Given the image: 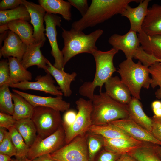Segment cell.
Listing matches in <instances>:
<instances>
[{"instance_id":"52a82bcc","label":"cell","mask_w":161,"mask_h":161,"mask_svg":"<svg viewBox=\"0 0 161 161\" xmlns=\"http://www.w3.org/2000/svg\"><path fill=\"white\" fill-rule=\"evenodd\" d=\"M75 104L78 112L75 121L71 126L64 130L65 145L78 136L85 135L92 125L91 100L80 98L76 101Z\"/></svg>"},{"instance_id":"2e32d148","label":"cell","mask_w":161,"mask_h":161,"mask_svg":"<svg viewBox=\"0 0 161 161\" xmlns=\"http://www.w3.org/2000/svg\"><path fill=\"white\" fill-rule=\"evenodd\" d=\"M4 41V45L0 50V58L13 57L21 62L27 46L17 35L10 30L7 32Z\"/></svg>"},{"instance_id":"9f6ffc18","label":"cell","mask_w":161,"mask_h":161,"mask_svg":"<svg viewBox=\"0 0 161 161\" xmlns=\"http://www.w3.org/2000/svg\"><path fill=\"white\" fill-rule=\"evenodd\" d=\"M156 161H161V159L159 158L157 155Z\"/></svg>"},{"instance_id":"681fc988","label":"cell","mask_w":161,"mask_h":161,"mask_svg":"<svg viewBox=\"0 0 161 161\" xmlns=\"http://www.w3.org/2000/svg\"><path fill=\"white\" fill-rule=\"evenodd\" d=\"M153 147L157 155L161 159V146L154 144Z\"/></svg>"},{"instance_id":"7c38bea8","label":"cell","mask_w":161,"mask_h":161,"mask_svg":"<svg viewBox=\"0 0 161 161\" xmlns=\"http://www.w3.org/2000/svg\"><path fill=\"white\" fill-rule=\"evenodd\" d=\"M110 123L118 127L135 139L161 146V142L156 138L151 131L144 128L129 117L116 120Z\"/></svg>"},{"instance_id":"f907efd6","label":"cell","mask_w":161,"mask_h":161,"mask_svg":"<svg viewBox=\"0 0 161 161\" xmlns=\"http://www.w3.org/2000/svg\"><path fill=\"white\" fill-rule=\"evenodd\" d=\"M12 159L9 156L0 154V161H10Z\"/></svg>"},{"instance_id":"d6986e66","label":"cell","mask_w":161,"mask_h":161,"mask_svg":"<svg viewBox=\"0 0 161 161\" xmlns=\"http://www.w3.org/2000/svg\"><path fill=\"white\" fill-rule=\"evenodd\" d=\"M103 148L104 149L121 155L129 153L144 142L132 137L115 139L103 137Z\"/></svg>"},{"instance_id":"7bdbcfd3","label":"cell","mask_w":161,"mask_h":161,"mask_svg":"<svg viewBox=\"0 0 161 161\" xmlns=\"http://www.w3.org/2000/svg\"><path fill=\"white\" fill-rule=\"evenodd\" d=\"M22 4V0H2L0 2V10L14 9Z\"/></svg>"},{"instance_id":"4fadbf2b","label":"cell","mask_w":161,"mask_h":161,"mask_svg":"<svg viewBox=\"0 0 161 161\" xmlns=\"http://www.w3.org/2000/svg\"><path fill=\"white\" fill-rule=\"evenodd\" d=\"M108 42L113 48L122 51L126 58L132 59L140 46L137 32L131 30L123 35L117 34L112 35Z\"/></svg>"},{"instance_id":"f35d334b","label":"cell","mask_w":161,"mask_h":161,"mask_svg":"<svg viewBox=\"0 0 161 161\" xmlns=\"http://www.w3.org/2000/svg\"><path fill=\"white\" fill-rule=\"evenodd\" d=\"M77 115V113L72 110L66 111L63 116L62 124L64 130L72 126L75 121Z\"/></svg>"},{"instance_id":"9c48e42d","label":"cell","mask_w":161,"mask_h":161,"mask_svg":"<svg viewBox=\"0 0 161 161\" xmlns=\"http://www.w3.org/2000/svg\"><path fill=\"white\" fill-rule=\"evenodd\" d=\"M50 154L58 161H89L85 135L76 137Z\"/></svg>"},{"instance_id":"836d02e7","label":"cell","mask_w":161,"mask_h":161,"mask_svg":"<svg viewBox=\"0 0 161 161\" xmlns=\"http://www.w3.org/2000/svg\"><path fill=\"white\" fill-rule=\"evenodd\" d=\"M11 140L16 151V158L27 157L29 148L25 143L23 138L14 127L8 129Z\"/></svg>"},{"instance_id":"9a60e30c","label":"cell","mask_w":161,"mask_h":161,"mask_svg":"<svg viewBox=\"0 0 161 161\" xmlns=\"http://www.w3.org/2000/svg\"><path fill=\"white\" fill-rule=\"evenodd\" d=\"M13 92L21 96L34 108L41 106L52 108L60 112L68 110L70 107L69 103L63 100L62 96L43 97L12 89Z\"/></svg>"},{"instance_id":"db71d44e","label":"cell","mask_w":161,"mask_h":161,"mask_svg":"<svg viewBox=\"0 0 161 161\" xmlns=\"http://www.w3.org/2000/svg\"><path fill=\"white\" fill-rule=\"evenodd\" d=\"M18 159L20 161H33L28 159L26 157L24 156L20 158H16Z\"/></svg>"},{"instance_id":"816d5d0a","label":"cell","mask_w":161,"mask_h":161,"mask_svg":"<svg viewBox=\"0 0 161 161\" xmlns=\"http://www.w3.org/2000/svg\"><path fill=\"white\" fill-rule=\"evenodd\" d=\"M149 60L150 63L152 64H153L156 62L161 63V59H157L153 55H151L150 56Z\"/></svg>"},{"instance_id":"ba28073f","label":"cell","mask_w":161,"mask_h":161,"mask_svg":"<svg viewBox=\"0 0 161 161\" xmlns=\"http://www.w3.org/2000/svg\"><path fill=\"white\" fill-rule=\"evenodd\" d=\"M65 142L64 131L61 125L55 132L45 138L42 139L37 135L26 157L33 160L41 155L51 154L64 146Z\"/></svg>"},{"instance_id":"8d00e7d4","label":"cell","mask_w":161,"mask_h":161,"mask_svg":"<svg viewBox=\"0 0 161 161\" xmlns=\"http://www.w3.org/2000/svg\"><path fill=\"white\" fill-rule=\"evenodd\" d=\"M0 154L7 155L11 157L17 156L8 131L4 139L0 143Z\"/></svg>"},{"instance_id":"f5cc1de1","label":"cell","mask_w":161,"mask_h":161,"mask_svg":"<svg viewBox=\"0 0 161 161\" xmlns=\"http://www.w3.org/2000/svg\"><path fill=\"white\" fill-rule=\"evenodd\" d=\"M152 118L154 121L159 123L161 125V117H157L154 115L152 117Z\"/></svg>"},{"instance_id":"11a10c76","label":"cell","mask_w":161,"mask_h":161,"mask_svg":"<svg viewBox=\"0 0 161 161\" xmlns=\"http://www.w3.org/2000/svg\"><path fill=\"white\" fill-rule=\"evenodd\" d=\"M10 161H20L18 159L16 158L15 159H12V160Z\"/></svg>"},{"instance_id":"b9f144b4","label":"cell","mask_w":161,"mask_h":161,"mask_svg":"<svg viewBox=\"0 0 161 161\" xmlns=\"http://www.w3.org/2000/svg\"><path fill=\"white\" fill-rule=\"evenodd\" d=\"M122 155L107 151H101L96 161H116Z\"/></svg>"},{"instance_id":"1f68e13d","label":"cell","mask_w":161,"mask_h":161,"mask_svg":"<svg viewBox=\"0 0 161 161\" xmlns=\"http://www.w3.org/2000/svg\"><path fill=\"white\" fill-rule=\"evenodd\" d=\"M153 144L144 142L142 145L128 154L138 161H156L157 155L153 148Z\"/></svg>"},{"instance_id":"e575fe53","label":"cell","mask_w":161,"mask_h":161,"mask_svg":"<svg viewBox=\"0 0 161 161\" xmlns=\"http://www.w3.org/2000/svg\"><path fill=\"white\" fill-rule=\"evenodd\" d=\"M8 85L0 87V111L12 115L14 111V105L12 102V93Z\"/></svg>"},{"instance_id":"60d3db41","label":"cell","mask_w":161,"mask_h":161,"mask_svg":"<svg viewBox=\"0 0 161 161\" xmlns=\"http://www.w3.org/2000/svg\"><path fill=\"white\" fill-rule=\"evenodd\" d=\"M68 1L71 6L78 10L82 16L86 14L89 9V7L87 0H68Z\"/></svg>"},{"instance_id":"44dd1931","label":"cell","mask_w":161,"mask_h":161,"mask_svg":"<svg viewBox=\"0 0 161 161\" xmlns=\"http://www.w3.org/2000/svg\"><path fill=\"white\" fill-rule=\"evenodd\" d=\"M47 68L45 71L50 74L54 78L63 95L65 97H70L72 94L71 84L75 80L77 73L75 72L71 74L66 72L64 69H58L55 67L47 59Z\"/></svg>"},{"instance_id":"7402d4cb","label":"cell","mask_w":161,"mask_h":161,"mask_svg":"<svg viewBox=\"0 0 161 161\" xmlns=\"http://www.w3.org/2000/svg\"><path fill=\"white\" fill-rule=\"evenodd\" d=\"M142 29L148 35H161V5L154 4L148 8Z\"/></svg>"},{"instance_id":"ffe728a7","label":"cell","mask_w":161,"mask_h":161,"mask_svg":"<svg viewBox=\"0 0 161 161\" xmlns=\"http://www.w3.org/2000/svg\"><path fill=\"white\" fill-rule=\"evenodd\" d=\"M44 43L43 41L35 42L27 46L21 62L26 69L33 66H36L38 68L42 69L44 71L46 70L47 59L42 55L40 50Z\"/></svg>"},{"instance_id":"6da1fadb","label":"cell","mask_w":161,"mask_h":161,"mask_svg":"<svg viewBox=\"0 0 161 161\" xmlns=\"http://www.w3.org/2000/svg\"><path fill=\"white\" fill-rule=\"evenodd\" d=\"M141 0H92L86 14L73 22L72 28L82 31L102 23L115 15L122 13L131 2L140 3Z\"/></svg>"},{"instance_id":"5bb4252c","label":"cell","mask_w":161,"mask_h":161,"mask_svg":"<svg viewBox=\"0 0 161 161\" xmlns=\"http://www.w3.org/2000/svg\"><path fill=\"white\" fill-rule=\"evenodd\" d=\"M22 4L27 8L30 16V22L33 27V37L36 42H45L46 38L44 23L46 13L40 4H37L26 0H22Z\"/></svg>"},{"instance_id":"ac0fdd59","label":"cell","mask_w":161,"mask_h":161,"mask_svg":"<svg viewBox=\"0 0 161 161\" xmlns=\"http://www.w3.org/2000/svg\"><path fill=\"white\" fill-rule=\"evenodd\" d=\"M105 85L106 93L119 102L127 105L132 98L128 88L117 76L110 78Z\"/></svg>"},{"instance_id":"ab89813d","label":"cell","mask_w":161,"mask_h":161,"mask_svg":"<svg viewBox=\"0 0 161 161\" xmlns=\"http://www.w3.org/2000/svg\"><path fill=\"white\" fill-rule=\"evenodd\" d=\"M16 121L12 115L0 111V127L8 129L11 127L14 126Z\"/></svg>"},{"instance_id":"bcb514c9","label":"cell","mask_w":161,"mask_h":161,"mask_svg":"<svg viewBox=\"0 0 161 161\" xmlns=\"http://www.w3.org/2000/svg\"><path fill=\"white\" fill-rule=\"evenodd\" d=\"M116 161H138L135 158L128 154L122 155Z\"/></svg>"},{"instance_id":"7dc6e473","label":"cell","mask_w":161,"mask_h":161,"mask_svg":"<svg viewBox=\"0 0 161 161\" xmlns=\"http://www.w3.org/2000/svg\"><path fill=\"white\" fill-rule=\"evenodd\" d=\"M153 111L158 110L161 108V101L156 100L153 101L151 104Z\"/></svg>"},{"instance_id":"cb8c5ba5","label":"cell","mask_w":161,"mask_h":161,"mask_svg":"<svg viewBox=\"0 0 161 161\" xmlns=\"http://www.w3.org/2000/svg\"><path fill=\"white\" fill-rule=\"evenodd\" d=\"M7 25L8 29L17 35L26 45L36 42L33 37V27L29 22L21 20H16L8 22Z\"/></svg>"},{"instance_id":"74e56055","label":"cell","mask_w":161,"mask_h":161,"mask_svg":"<svg viewBox=\"0 0 161 161\" xmlns=\"http://www.w3.org/2000/svg\"><path fill=\"white\" fill-rule=\"evenodd\" d=\"M10 83L8 60L2 59L0 62V87Z\"/></svg>"},{"instance_id":"83f0119b","label":"cell","mask_w":161,"mask_h":161,"mask_svg":"<svg viewBox=\"0 0 161 161\" xmlns=\"http://www.w3.org/2000/svg\"><path fill=\"white\" fill-rule=\"evenodd\" d=\"M12 97L14 105L12 116L13 118L16 120L31 119L34 108L24 97L16 93H12Z\"/></svg>"},{"instance_id":"ee69618b","label":"cell","mask_w":161,"mask_h":161,"mask_svg":"<svg viewBox=\"0 0 161 161\" xmlns=\"http://www.w3.org/2000/svg\"><path fill=\"white\" fill-rule=\"evenodd\" d=\"M151 132L156 138L161 142V125L153 120Z\"/></svg>"},{"instance_id":"f546056e","label":"cell","mask_w":161,"mask_h":161,"mask_svg":"<svg viewBox=\"0 0 161 161\" xmlns=\"http://www.w3.org/2000/svg\"><path fill=\"white\" fill-rule=\"evenodd\" d=\"M88 132L99 134L107 139L131 137L124 131L111 123L101 126L92 125Z\"/></svg>"},{"instance_id":"277c9868","label":"cell","mask_w":161,"mask_h":161,"mask_svg":"<svg viewBox=\"0 0 161 161\" xmlns=\"http://www.w3.org/2000/svg\"><path fill=\"white\" fill-rule=\"evenodd\" d=\"M92 125H105L117 120L129 117L127 105L113 99L105 92L94 94L91 100Z\"/></svg>"},{"instance_id":"f1b7e54d","label":"cell","mask_w":161,"mask_h":161,"mask_svg":"<svg viewBox=\"0 0 161 161\" xmlns=\"http://www.w3.org/2000/svg\"><path fill=\"white\" fill-rule=\"evenodd\" d=\"M14 127L30 148L37 136V129L33 121L30 118L16 120Z\"/></svg>"},{"instance_id":"5b68a950","label":"cell","mask_w":161,"mask_h":161,"mask_svg":"<svg viewBox=\"0 0 161 161\" xmlns=\"http://www.w3.org/2000/svg\"><path fill=\"white\" fill-rule=\"evenodd\" d=\"M117 72L133 97L139 100L141 88L148 89L151 86L152 79L149 77V67L139 61L136 63L131 58H126L119 64Z\"/></svg>"},{"instance_id":"d6a6232c","label":"cell","mask_w":161,"mask_h":161,"mask_svg":"<svg viewBox=\"0 0 161 161\" xmlns=\"http://www.w3.org/2000/svg\"><path fill=\"white\" fill-rule=\"evenodd\" d=\"M85 135L89 161H94L97 153L103 146V137L88 132Z\"/></svg>"},{"instance_id":"d4e9b609","label":"cell","mask_w":161,"mask_h":161,"mask_svg":"<svg viewBox=\"0 0 161 161\" xmlns=\"http://www.w3.org/2000/svg\"><path fill=\"white\" fill-rule=\"evenodd\" d=\"M38 2L47 13L59 14L65 20H71V5L68 1L63 0H39Z\"/></svg>"},{"instance_id":"4dcf8cb0","label":"cell","mask_w":161,"mask_h":161,"mask_svg":"<svg viewBox=\"0 0 161 161\" xmlns=\"http://www.w3.org/2000/svg\"><path fill=\"white\" fill-rule=\"evenodd\" d=\"M21 20L30 21V14L25 6L21 4L13 9L0 11V26L14 20Z\"/></svg>"},{"instance_id":"484cf974","label":"cell","mask_w":161,"mask_h":161,"mask_svg":"<svg viewBox=\"0 0 161 161\" xmlns=\"http://www.w3.org/2000/svg\"><path fill=\"white\" fill-rule=\"evenodd\" d=\"M137 35L143 49L156 58L161 59V35H148L142 30Z\"/></svg>"},{"instance_id":"8fae6325","label":"cell","mask_w":161,"mask_h":161,"mask_svg":"<svg viewBox=\"0 0 161 161\" xmlns=\"http://www.w3.org/2000/svg\"><path fill=\"white\" fill-rule=\"evenodd\" d=\"M35 80L36 81L35 82L26 81L16 84L10 83L9 86L24 90L39 91L56 96L63 95L59 87L55 85V80L50 74L47 73L45 75H38Z\"/></svg>"},{"instance_id":"8992f818","label":"cell","mask_w":161,"mask_h":161,"mask_svg":"<svg viewBox=\"0 0 161 161\" xmlns=\"http://www.w3.org/2000/svg\"><path fill=\"white\" fill-rule=\"evenodd\" d=\"M31 119L36 128L38 136L42 139L55 132L62 123L60 111L41 106L34 108Z\"/></svg>"},{"instance_id":"e0dca14e","label":"cell","mask_w":161,"mask_h":161,"mask_svg":"<svg viewBox=\"0 0 161 161\" xmlns=\"http://www.w3.org/2000/svg\"><path fill=\"white\" fill-rule=\"evenodd\" d=\"M150 1L142 0L137 7L132 8L128 5L123 10L120 15L129 20L130 30L138 33L142 30V26L147 14L148 6Z\"/></svg>"},{"instance_id":"7a4b0ae2","label":"cell","mask_w":161,"mask_h":161,"mask_svg":"<svg viewBox=\"0 0 161 161\" xmlns=\"http://www.w3.org/2000/svg\"><path fill=\"white\" fill-rule=\"evenodd\" d=\"M64 46L61 50L64 57L63 67L69 61L77 55L82 53L92 54L97 50L96 43L102 35L103 31L96 30L89 34L73 28L67 30L62 28Z\"/></svg>"},{"instance_id":"603a6c76","label":"cell","mask_w":161,"mask_h":161,"mask_svg":"<svg viewBox=\"0 0 161 161\" xmlns=\"http://www.w3.org/2000/svg\"><path fill=\"white\" fill-rule=\"evenodd\" d=\"M127 105L129 118L144 128L151 131L153 120L144 112L139 100L133 97Z\"/></svg>"},{"instance_id":"c3c4849f","label":"cell","mask_w":161,"mask_h":161,"mask_svg":"<svg viewBox=\"0 0 161 161\" xmlns=\"http://www.w3.org/2000/svg\"><path fill=\"white\" fill-rule=\"evenodd\" d=\"M5 128L0 127V143L4 139L8 132Z\"/></svg>"},{"instance_id":"30bf717a","label":"cell","mask_w":161,"mask_h":161,"mask_svg":"<svg viewBox=\"0 0 161 161\" xmlns=\"http://www.w3.org/2000/svg\"><path fill=\"white\" fill-rule=\"evenodd\" d=\"M44 20L46 24L45 35L49 40L51 47V53L54 59L53 66L59 69H64L63 55L59 48L57 39L56 27L61 26V17L55 14L46 12Z\"/></svg>"},{"instance_id":"f6af8a7d","label":"cell","mask_w":161,"mask_h":161,"mask_svg":"<svg viewBox=\"0 0 161 161\" xmlns=\"http://www.w3.org/2000/svg\"><path fill=\"white\" fill-rule=\"evenodd\" d=\"M33 161H58L53 158L50 154L41 155L33 160Z\"/></svg>"},{"instance_id":"4316f807","label":"cell","mask_w":161,"mask_h":161,"mask_svg":"<svg viewBox=\"0 0 161 161\" xmlns=\"http://www.w3.org/2000/svg\"><path fill=\"white\" fill-rule=\"evenodd\" d=\"M8 60L10 83L16 84L32 80L31 72L27 70L17 58L10 57L8 58Z\"/></svg>"},{"instance_id":"3957f363","label":"cell","mask_w":161,"mask_h":161,"mask_svg":"<svg viewBox=\"0 0 161 161\" xmlns=\"http://www.w3.org/2000/svg\"><path fill=\"white\" fill-rule=\"evenodd\" d=\"M118 50L112 47L106 51L95 50L92 55L95 62L96 71L94 78L92 81L84 83L79 88V92L82 96L91 100L93 98L94 92L96 88L100 87V91L103 84L116 71L113 59Z\"/></svg>"},{"instance_id":"d590c367","label":"cell","mask_w":161,"mask_h":161,"mask_svg":"<svg viewBox=\"0 0 161 161\" xmlns=\"http://www.w3.org/2000/svg\"><path fill=\"white\" fill-rule=\"evenodd\" d=\"M149 73L151 76V87L154 88L157 86L159 88L155 92V95L161 101V63L156 62L149 67Z\"/></svg>"}]
</instances>
